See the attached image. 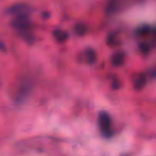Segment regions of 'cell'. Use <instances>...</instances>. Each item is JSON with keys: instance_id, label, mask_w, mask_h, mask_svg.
<instances>
[{"instance_id": "1", "label": "cell", "mask_w": 156, "mask_h": 156, "mask_svg": "<svg viewBox=\"0 0 156 156\" xmlns=\"http://www.w3.org/2000/svg\"><path fill=\"white\" fill-rule=\"evenodd\" d=\"M98 123L101 132L105 138H110L112 136L114 132H113L112 127H111V117L108 113L105 111H101L98 114Z\"/></svg>"}, {"instance_id": "2", "label": "cell", "mask_w": 156, "mask_h": 156, "mask_svg": "<svg viewBox=\"0 0 156 156\" xmlns=\"http://www.w3.org/2000/svg\"><path fill=\"white\" fill-rule=\"evenodd\" d=\"M12 25L17 30H24L30 27V22L28 17L27 16V14H24L17 15L15 19L12 21Z\"/></svg>"}, {"instance_id": "3", "label": "cell", "mask_w": 156, "mask_h": 156, "mask_svg": "<svg viewBox=\"0 0 156 156\" xmlns=\"http://www.w3.org/2000/svg\"><path fill=\"white\" fill-rule=\"evenodd\" d=\"M125 59V54L123 52H117L114 53V56L111 58V62L114 66H120L123 62Z\"/></svg>"}, {"instance_id": "4", "label": "cell", "mask_w": 156, "mask_h": 156, "mask_svg": "<svg viewBox=\"0 0 156 156\" xmlns=\"http://www.w3.org/2000/svg\"><path fill=\"white\" fill-rule=\"evenodd\" d=\"M53 34L56 41H58V42H64L68 38V34L66 31H64V30H59V29L55 30L53 31Z\"/></svg>"}, {"instance_id": "5", "label": "cell", "mask_w": 156, "mask_h": 156, "mask_svg": "<svg viewBox=\"0 0 156 156\" xmlns=\"http://www.w3.org/2000/svg\"><path fill=\"white\" fill-rule=\"evenodd\" d=\"M146 82V76L143 74H140L137 76L134 81V87L136 90L142 89L145 86Z\"/></svg>"}, {"instance_id": "6", "label": "cell", "mask_w": 156, "mask_h": 156, "mask_svg": "<svg viewBox=\"0 0 156 156\" xmlns=\"http://www.w3.org/2000/svg\"><path fill=\"white\" fill-rule=\"evenodd\" d=\"M85 56L87 62L89 64H91L95 62L96 58H97L96 53L93 49H87L85 52Z\"/></svg>"}, {"instance_id": "7", "label": "cell", "mask_w": 156, "mask_h": 156, "mask_svg": "<svg viewBox=\"0 0 156 156\" xmlns=\"http://www.w3.org/2000/svg\"><path fill=\"white\" fill-rule=\"evenodd\" d=\"M75 31L79 36L84 35L85 33V27L82 24H78L75 27Z\"/></svg>"}, {"instance_id": "8", "label": "cell", "mask_w": 156, "mask_h": 156, "mask_svg": "<svg viewBox=\"0 0 156 156\" xmlns=\"http://www.w3.org/2000/svg\"><path fill=\"white\" fill-rule=\"evenodd\" d=\"M140 47H141V50L143 52H147L148 50H149V47H148V45H146V44H141V46H140Z\"/></svg>"}]
</instances>
